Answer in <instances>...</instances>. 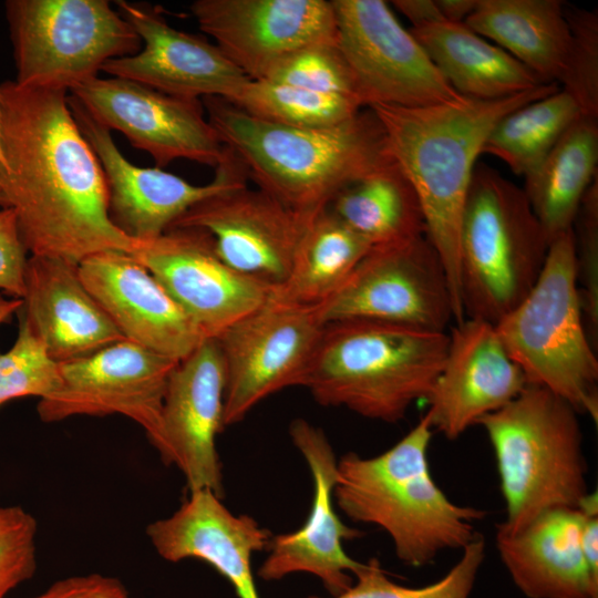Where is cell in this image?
<instances>
[{
    "mask_svg": "<svg viewBox=\"0 0 598 598\" xmlns=\"http://www.w3.org/2000/svg\"><path fill=\"white\" fill-rule=\"evenodd\" d=\"M7 174L0 206L16 214L31 256L79 265L97 252L133 254L140 243L111 220L101 164L63 90L0 84Z\"/></svg>",
    "mask_w": 598,
    "mask_h": 598,
    "instance_id": "1",
    "label": "cell"
},
{
    "mask_svg": "<svg viewBox=\"0 0 598 598\" xmlns=\"http://www.w3.org/2000/svg\"><path fill=\"white\" fill-rule=\"evenodd\" d=\"M16 83L70 92L142 41L107 0H8Z\"/></svg>",
    "mask_w": 598,
    "mask_h": 598,
    "instance_id": "9",
    "label": "cell"
},
{
    "mask_svg": "<svg viewBox=\"0 0 598 598\" xmlns=\"http://www.w3.org/2000/svg\"><path fill=\"white\" fill-rule=\"evenodd\" d=\"M433 429L424 414L385 452L338 461L333 499L352 520L380 527L400 560L412 567L432 563L446 549H463L478 533L486 512L448 499L434 482L427 451Z\"/></svg>",
    "mask_w": 598,
    "mask_h": 598,
    "instance_id": "4",
    "label": "cell"
},
{
    "mask_svg": "<svg viewBox=\"0 0 598 598\" xmlns=\"http://www.w3.org/2000/svg\"><path fill=\"white\" fill-rule=\"evenodd\" d=\"M203 330L216 338L262 306L272 287L227 266L210 236L197 228H169L140 243L132 254Z\"/></svg>",
    "mask_w": 598,
    "mask_h": 598,
    "instance_id": "16",
    "label": "cell"
},
{
    "mask_svg": "<svg viewBox=\"0 0 598 598\" xmlns=\"http://www.w3.org/2000/svg\"><path fill=\"white\" fill-rule=\"evenodd\" d=\"M203 105L246 176L307 223L347 186L394 161L369 107L333 126L302 128L258 118L220 97H204Z\"/></svg>",
    "mask_w": 598,
    "mask_h": 598,
    "instance_id": "3",
    "label": "cell"
},
{
    "mask_svg": "<svg viewBox=\"0 0 598 598\" xmlns=\"http://www.w3.org/2000/svg\"><path fill=\"white\" fill-rule=\"evenodd\" d=\"M582 512L546 511L516 532L499 526L496 547L515 586L528 598H598V576L581 550Z\"/></svg>",
    "mask_w": 598,
    "mask_h": 598,
    "instance_id": "26",
    "label": "cell"
},
{
    "mask_svg": "<svg viewBox=\"0 0 598 598\" xmlns=\"http://www.w3.org/2000/svg\"><path fill=\"white\" fill-rule=\"evenodd\" d=\"M579 413L548 389L528 384L502 409L483 416L492 444L506 519L516 532L542 513L578 508L589 493Z\"/></svg>",
    "mask_w": 598,
    "mask_h": 598,
    "instance_id": "6",
    "label": "cell"
},
{
    "mask_svg": "<svg viewBox=\"0 0 598 598\" xmlns=\"http://www.w3.org/2000/svg\"><path fill=\"white\" fill-rule=\"evenodd\" d=\"M559 0H477L464 25L497 42L545 83H559L571 34Z\"/></svg>",
    "mask_w": 598,
    "mask_h": 598,
    "instance_id": "28",
    "label": "cell"
},
{
    "mask_svg": "<svg viewBox=\"0 0 598 598\" xmlns=\"http://www.w3.org/2000/svg\"><path fill=\"white\" fill-rule=\"evenodd\" d=\"M69 93L107 130L121 132L162 168L179 158L217 167L229 155L199 100L122 78H92Z\"/></svg>",
    "mask_w": 598,
    "mask_h": 598,
    "instance_id": "14",
    "label": "cell"
},
{
    "mask_svg": "<svg viewBox=\"0 0 598 598\" xmlns=\"http://www.w3.org/2000/svg\"><path fill=\"white\" fill-rule=\"evenodd\" d=\"M265 80L348 97L363 107L354 79L337 41L312 44L293 52Z\"/></svg>",
    "mask_w": 598,
    "mask_h": 598,
    "instance_id": "36",
    "label": "cell"
},
{
    "mask_svg": "<svg viewBox=\"0 0 598 598\" xmlns=\"http://www.w3.org/2000/svg\"><path fill=\"white\" fill-rule=\"evenodd\" d=\"M224 392L220 350L215 338H207L171 373L155 446L165 464L179 468L189 492L206 488L220 498L216 435L224 429Z\"/></svg>",
    "mask_w": 598,
    "mask_h": 598,
    "instance_id": "19",
    "label": "cell"
},
{
    "mask_svg": "<svg viewBox=\"0 0 598 598\" xmlns=\"http://www.w3.org/2000/svg\"><path fill=\"white\" fill-rule=\"evenodd\" d=\"M580 116L575 100L559 89L503 116L487 136L482 154L498 157L514 174L525 177Z\"/></svg>",
    "mask_w": 598,
    "mask_h": 598,
    "instance_id": "32",
    "label": "cell"
},
{
    "mask_svg": "<svg viewBox=\"0 0 598 598\" xmlns=\"http://www.w3.org/2000/svg\"><path fill=\"white\" fill-rule=\"evenodd\" d=\"M209 489L189 492L171 516L146 527L157 554L177 563L200 559L234 587L238 598H259L251 571V556L267 548L269 530L250 516L233 514Z\"/></svg>",
    "mask_w": 598,
    "mask_h": 598,
    "instance_id": "24",
    "label": "cell"
},
{
    "mask_svg": "<svg viewBox=\"0 0 598 598\" xmlns=\"http://www.w3.org/2000/svg\"><path fill=\"white\" fill-rule=\"evenodd\" d=\"M177 363L128 340L62 362V384L40 399L38 415L52 423L120 414L138 424L155 447L167 383Z\"/></svg>",
    "mask_w": 598,
    "mask_h": 598,
    "instance_id": "13",
    "label": "cell"
},
{
    "mask_svg": "<svg viewBox=\"0 0 598 598\" xmlns=\"http://www.w3.org/2000/svg\"><path fill=\"white\" fill-rule=\"evenodd\" d=\"M393 6L412 23V28L444 21L435 0H395Z\"/></svg>",
    "mask_w": 598,
    "mask_h": 598,
    "instance_id": "42",
    "label": "cell"
},
{
    "mask_svg": "<svg viewBox=\"0 0 598 598\" xmlns=\"http://www.w3.org/2000/svg\"><path fill=\"white\" fill-rule=\"evenodd\" d=\"M0 209H1V206H0Z\"/></svg>",
    "mask_w": 598,
    "mask_h": 598,
    "instance_id": "46",
    "label": "cell"
},
{
    "mask_svg": "<svg viewBox=\"0 0 598 598\" xmlns=\"http://www.w3.org/2000/svg\"><path fill=\"white\" fill-rule=\"evenodd\" d=\"M22 303L21 298H4L0 293V324L8 321L13 313H17Z\"/></svg>",
    "mask_w": 598,
    "mask_h": 598,
    "instance_id": "44",
    "label": "cell"
},
{
    "mask_svg": "<svg viewBox=\"0 0 598 598\" xmlns=\"http://www.w3.org/2000/svg\"><path fill=\"white\" fill-rule=\"evenodd\" d=\"M372 246L329 208L306 227L285 281L271 298L298 306H319L343 283Z\"/></svg>",
    "mask_w": 598,
    "mask_h": 598,
    "instance_id": "31",
    "label": "cell"
},
{
    "mask_svg": "<svg viewBox=\"0 0 598 598\" xmlns=\"http://www.w3.org/2000/svg\"><path fill=\"white\" fill-rule=\"evenodd\" d=\"M258 118L290 127H329L363 107L354 100L272 82L250 80L231 102Z\"/></svg>",
    "mask_w": 598,
    "mask_h": 598,
    "instance_id": "33",
    "label": "cell"
},
{
    "mask_svg": "<svg viewBox=\"0 0 598 598\" xmlns=\"http://www.w3.org/2000/svg\"><path fill=\"white\" fill-rule=\"evenodd\" d=\"M549 241L523 188L476 164L460 230V292L465 318L496 324L528 295Z\"/></svg>",
    "mask_w": 598,
    "mask_h": 598,
    "instance_id": "7",
    "label": "cell"
},
{
    "mask_svg": "<svg viewBox=\"0 0 598 598\" xmlns=\"http://www.w3.org/2000/svg\"><path fill=\"white\" fill-rule=\"evenodd\" d=\"M573 229L549 244L536 283L495 328L528 384L548 389L597 423V348L584 322Z\"/></svg>",
    "mask_w": 598,
    "mask_h": 598,
    "instance_id": "8",
    "label": "cell"
},
{
    "mask_svg": "<svg viewBox=\"0 0 598 598\" xmlns=\"http://www.w3.org/2000/svg\"><path fill=\"white\" fill-rule=\"evenodd\" d=\"M559 90L544 83L498 99L402 107L378 104L389 152L412 184L424 217L426 236L448 279L454 321L465 319L460 292V230L476 159L496 123L509 112Z\"/></svg>",
    "mask_w": 598,
    "mask_h": 598,
    "instance_id": "2",
    "label": "cell"
},
{
    "mask_svg": "<svg viewBox=\"0 0 598 598\" xmlns=\"http://www.w3.org/2000/svg\"><path fill=\"white\" fill-rule=\"evenodd\" d=\"M69 104L103 169L111 220L137 243L159 237L203 199L246 184L245 171L230 151L216 167L214 179L206 185H193L158 167L136 166L121 153L111 131L96 122L70 94Z\"/></svg>",
    "mask_w": 598,
    "mask_h": 598,
    "instance_id": "15",
    "label": "cell"
},
{
    "mask_svg": "<svg viewBox=\"0 0 598 598\" xmlns=\"http://www.w3.org/2000/svg\"><path fill=\"white\" fill-rule=\"evenodd\" d=\"M318 308L324 326L373 320L445 331L454 320L446 271L426 235L371 247Z\"/></svg>",
    "mask_w": 598,
    "mask_h": 598,
    "instance_id": "10",
    "label": "cell"
},
{
    "mask_svg": "<svg viewBox=\"0 0 598 598\" xmlns=\"http://www.w3.org/2000/svg\"><path fill=\"white\" fill-rule=\"evenodd\" d=\"M117 11L133 27L142 49L107 61L102 71L182 99L220 97L235 101L250 81L208 41L171 27L146 4L116 1Z\"/></svg>",
    "mask_w": 598,
    "mask_h": 598,
    "instance_id": "21",
    "label": "cell"
},
{
    "mask_svg": "<svg viewBox=\"0 0 598 598\" xmlns=\"http://www.w3.org/2000/svg\"><path fill=\"white\" fill-rule=\"evenodd\" d=\"M328 208L372 247L426 235L417 195L394 161L347 186Z\"/></svg>",
    "mask_w": 598,
    "mask_h": 598,
    "instance_id": "30",
    "label": "cell"
},
{
    "mask_svg": "<svg viewBox=\"0 0 598 598\" xmlns=\"http://www.w3.org/2000/svg\"><path fill=\"white\" fill-rule=\"evenodd\" d=\"M289 434L311 472V509L299 529L271 537L267 547L269 554L258 576L275 580L297 571L310 573L337 596L352 586L350 575L364 565L344 551L343 540L354 539L362 534L342 523L334 511L338 461L323 431L306 420L296 419L290 423Z\"/></svg>",
    "mask_w": 598,
    "mask_h": 598,
    "instance_id": "20",
    "label": "cell"
},
{
    "mask_svg": "<svg viewBox=\"0 0 598 598\" xmlns=\"http://www.w3.org/2000/svg\"><path fill=\"white\" fill-rule=\"evenodd\" d=\"M528 382L495 324L465 318L448 334L443 368L426 398L433 430L448 440L514 400Z\"/></svg>",
    "mask_w": 598,
    "mask_h": 598,
    "instance_id": "22",
    "label": "cell"
},
{
    "mask_svg": "<svg viewBox=\"0 0 598 598\" xmlns=\"http://www.w3.org/2000/svg\"><path fill=\"white\" fill-rule=\"evenodd\" d=\"M308 224L264 190L243 184L195 204L171 228L204 230L227 266L276 288L287 278Z\"/></svg>",
    "mask_w": 598,
    "mask_h": 598,
    "instance_id": "18",
    "label": "cell"
},
{
    "mask_svg": "<svg viewBox=\"0 0 598 598\" xmlns=\"http://www.w3.org/2000/svg\"><path fill=\"white\" fill-rule=\"evenodd\" d=\"M337 44L363 107L426 106L463 99L382 0H331Z\"/></svg>",
    "mask_w": 598,
    "mask_h": 598,
    "instance_id": "12",
    "label": "cell"
},
{
    "mask_svg": "<svg viewBox=\"0 0 598 598\" xmlns=\"http://www.w3.org/2000/svg\"><path fill=\"white\" fill-rule=\"evenodd\" d=\"M410 32L462 96L498 100L545 83L504 49L483 40L463 23L440 21Z\"/></svg>",
    "mask_w": 598,
    "mask_h": 598,
    "instance_id": "27",
    "label": "cell"
},
{
    "mask_svg": "<svg viewBox=\"0 0 598 598\" xmlns=\"http://www.w3.org/2000/svg\"><path fill=\"white\" fill-rule=\"evenodd\" d=\"M28 250L20 237L16 214L0 209V290L11 298H23Z\"/></svg>",
    "mask_w": 598,
    "mask_h": 598,
    "instance_id": "40",
    "label": "cell"
},
{
    "mask_svg": "<svg viewBox=\"0 0 598 598\" xmlns=\"http://www.w3.org/2000/svg\"><path fill=\"white\" fill-rule=\"evenodd\" d=\"M35 518L21 506L0 507V598L37 569Z\"/></svg>",
    "mask_w": 598,
    "mask_h": 598,
    "instance_id": "39",
    "label": "cell"
},
{
    "mask_svg": "<svg viewBox=\"0 0 598 598\" xmlns=\"http://www.w3.org/2000/svg\"><path fill=\"white\" fill-rule=\"evenodd\" d=\"M323 328L318 306L270 297L217 336L225 373L223 427L243 421L269 395L301 386Z\"/></svg>",
    "mask_w": 598,
    "mask_h": 598,
    "instance_id": "11",
    "label": "cell"
},
{
    "mask_svg": "<svg viewBox=\"0 0 598 598\" xmlns=\"http://www.w3.org/2000/svg\"><path fill=\"white\" fill-rule=\"evenodd\" d=\"M444 21L464 23L476 7L477 0H435Z\"/></svg>",
    "mask_w": 598,
    "mask_h": 598,
    "instance_id": "43",
    "label": "cell"
},
{
    "mask_svg": "<svg viewBox=\"0 0 598 598\" xmlns=\"http://www.w3.org/2000/svg\"><path fill=\"white\" fill-rule=\"evenodd\" d=\"M597 117L580 116L523 188L549 244L571 230L582 198L597 179Z\"/></svg>",
    "mask_w": 598,
    "mask_h": 598,
    "instance_id": "29",
    "label": "cell"
},
{
    "mask_svg": "<svg viewBox=\"0 0 598 598\" xmlns=\"http://www.w3.org/2000/svg\"><path fill=\"white\" fill-rule=\"evenodd\" d=\"M33 598H130V594L115 577L87 574L58 580Z\"/></svg>",
    "mask_w": 598,
    "mask_h": 598,
    "instance_id": "41",
    "label": "cell"
},
{
    "mask_svg": "<svg viewBox=\"0 0 598 598\" xmlns=\"http://www.w3.org/2000/svg\"><path fill=\"white\" fill-rule=\"evenodd\" d=\"M573 229L577 283L586 331L595 348L598 337V181L586 192Z\"/></svg>",
    "mask_w": 598,
    "mask_h": 598,
    "instance_id": "38",
    "label": "cell"
},
{
    "mask_svg": "<svg viewBox=\"0 0 598 598\" xmlns=\"http://www.w3.org/2000/svg\"><path fill=\"white\" fill-rule=\"evenodd\" d=\"M199 29L250 80H265L293 52L337 41L336 17L326 0H196Z\"/></svg>",
    "mask_w": 598,
    "mask_h": 598,
    "instance_id": "17",
    "label": "cell"
},
{
    "mask_svg": "<svg viewBox=\"0 0 598 598\" xmlns=\"http://www.w3.org/2000/svg\"><path fill=\"white\" fill-rule=\"evenodd\" d=\"M447 346L445 331L373 320L327 323L301 386L323 406L395 423L426 400Z\"/></svg>",
    "mask_w": 598,
    "mask_h": 598,
    "instance_id": "5",
    "label": "cell"
},
{
    "mask_svg": "<svg viewBox=\"0 0 598 598\" xmlns=\"http://www.w3.org/2000/svg\"><path fill=\"white\" fill-rule=\"evenodd\" d=\"M7 174V163L2 150V132H1V106H0V183Z\"/></svg>",
    "mask_w": 598,
    "mask_h": 598,
    "instance_id": "45",
    "label": "cell"
},
{
    "mask_svg": "<svg viewBox=\"0 0 598 598\" xmlns=\"http://www.w3.org/2000/svg\"><path fill=\"white\" fill-rule=\"evenodd\" d=\"M571 34L567 66L559 81L563 91L585 116L598 117V14L597 11L564 6Z\"/></svg>",
    "mask_w": 598,
    "mask_h": 598,
    "instance_id": "37",
    "label": "cell"
},
{
    "mask_svg": "<svg viewBox=\"0 0 598 598\" xmlns=\"http://www.w3.org/2000/svg\"><path fill=\"white\" fill-rule=\"evenodd\" d=\"M21 311L59 363L125 340L83 283L79 265L45 256L28 258Z\"/></svg>",
    "mask_w": 598,
    "mask_h": 598,
    "instance_id": "25",
    "label": "cell"
},
{
    "mask_svg": "<svg viewBox=\"0 0 598 598\" xmlns=\"http://www.w3.org/2000/svg\"><path fill=\"white\" fill-rule=\"evenodd\" d=\"M484 557L485 540L477 534L462 549L461 558L446 575L423 587H406L392 581L379 560L372 558L354 574L355 582L333 598H470Z\"/></svg>",
    "mask_w": 598,
    "mask_h": 598,
    "instance_id": "34",
    "label": "cell"
},
{
    "mask_svg": "<svg viewBox=\"0 0 598 598\" xmlns=\"http://www.w3.org/2000/svg\"><path fill=\"white\" fill-rule=\"evenodd\" d=\"M79 272L125 340L179 362L207 339L132 254L97 252L79 264Z\"/></svg>",
    "mask_w": 598,
    "mask_h": 598,
    "instance_id": "23",
    "label": "cell"
},
{
    "mask_svg": "<svg viewBox=\"0 0 598 598\" xmlns=\"http://www.w3.org/2000/svg\"><path fill=\"white\" fill-rule=\"evenodd\" d=\"M13 346L0 352V405L24 396L47 398L62 384L61 367L48 352L21 308Z\"/></svg>",
    "mask_w": 598,
    "mask_h": 598,
    "instance_id": "35",
    "label": "cell"
}]
</instances>
